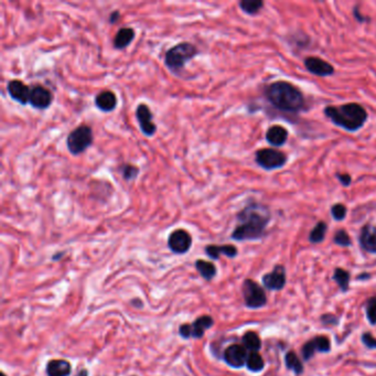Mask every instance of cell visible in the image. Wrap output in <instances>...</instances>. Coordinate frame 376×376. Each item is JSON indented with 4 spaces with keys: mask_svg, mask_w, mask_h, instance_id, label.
I'll use <instances>...</instances> for the list:
<instances>
[{
    "mask_svg": "<svg viewBox=\"0 0 376 376\" xmlns=\"http://www.w3.org/2000/svg\"><path fill=\"white\" fill-rule=\"evenodd\" d=\"M270 213L267 206L249 203L238 214V225L231 238L235 241H256L265 235L269 224Z\"/></svg>",
    "mask_w": 376,
    "mask_h": 376,
    "instance_id": "1",
    "label": "cell"
},
{
    "mask_svg": "<svg viewBox=\"0 0 376 376\" xmlns=\"http://www.w3.org/2000/svg\"><path fill=\"white\" fill-rule=\"evenodd\" d=\"M265 94L270 104L283 112L296 113L305 106L304 94L298 87L285 81L271 83Z\"/></svg>",
    "mask_w": 376,
    "mask_h": 376,
    "instance_id": "2",
    "label": "cell"
},
{
    "mask_svg": "<svg viewBox=\"0 0 376 376\" xmlns=\"http://www.w3.org/2000/svg\"><path fill=\"white\" fill-rule=\"evenodd\" d=\"M324 114L337 126L350 132L362 128L367 121L365 108L357 103H349L341 106H328L324 108Z\"/></svg>",
    "mask_w": 376,
    "mask_h": 376,
    "instance_id": "3",
    "label": "cell"
},
{
    "mask_svg": "<svg viewBox=\"0 0 376 376\" xmlns=\"http://www.w3.org/2000/svg\"><path fill=\"white\" fill-rule=\"evenodd\" d=\"M199 54V49L190 42H180L169 49L165 55L167 69L173 74L179 75L186 64Z\"/></svg>",
    "mask_w": 376,
    "mask_h": 376,
    "instance_id": "4",
    "label": "cell"
},
{
    "mask_svg": "<svg viewBox=\"0 0 376 376\" xmlns=\"http://www.w3.org/2000/svg\"><path fill=\"white\" fill-rule=\"evenodd\" d=\"M93 140L94 136L92 128L88 125H81L69 134L66 138V147L71 154L78 156L90 148Z\"/></svg>",
    "mask_w": 376,
    "mask_h": 376,
    "instance_id": "5",
    "label": "cell"
},
{
    "mask_svg": "<svg viewBox=\"0 0 376 376\" xmlns=\"http://www.w3.org/2000/svg\"><path fill=\"white\" fill-rule=\"evenodd\" d=\"M255 160L257 165L265 170H275L286 165L287 157L286 154L272 148H264L260 149L255 154Z\"/></svg>",
    "mask_w": 376,
    "mask_h": 376,
    "instance_id": "6",
    "label": "cell"
},
{
    "mask_svg": "<svg viewBox=\"0 0 376 376\" xmlns=\"http://www.w3.org/2000/svg\"><path fill=\"white\" fill-rule=\"evenodd\" d=\"M243 294H244L245 305L250 309L264 307L267 302L264 289L252 279H246L243 284Z\"/></svg>",
    "mask_w": 376,
    "mask_h": 376,
    "instance_id": "7",
    "label": "cell"
},
{
    "mask_svg": "<svg viewBox=\"0 0 376 376\" xmlns=\"http://www.w3.org/2000/svg\"><path fill=\"white\" fill-rule=\"evenodd\" d=\"M213 323H214V320L210 315L199 316L192 324H182L179 329V333L186 340L190 338L201 339L205 331L213 326Z\"/></svg>",
    "mask_w": 376,
    "mask_h": 376,
    "instance_id": "8",
    "label": "cell"
},
{
    "mask_svg": "<svg viewBox=\"0 0 376 376\" xmlns=\"http://www.w3.org/2000/svg\"><path fill=\"white\" fill-rule=\"evenodd\" d=\"M168 246L174 254H186L192 246V236L183 228L174 230L168 238Z\"/></svg>",
    "mask_w": 376,
    "mask_h": 376,
    "instance_id": "9",
    "label": "cell"
},
{
    "mask_svg": "<svg viewBox=\"0 0 376 376\" xmlns=\"http://www.w3.org/2000/svg\"><path fill=\"white\" fill-rule=\"evenodd\" d=\"M136 118L139 124L140 130L147 137H151L157 131L156 124L153 123V115L151 109L147 104H139L136 108Z\"/></svg>",
    "mask_w": 376,
    "mask_h": 376,
    "instance_id": "10",
    "label": "cell"
},
{
    "mask_svg": "<svg viewBox=\"0 0 376 376\" xmlns=\"http://www.w3.org/2000/svg\"><path fill=\"white\" fill-rule=\"evenodd\" d=\"M53 102V95L49 88L44 87L42 85H34L31 87L30 100H29V104H30L35 109H47L51 106Z\"/></svg>",
    "mask_w": 376,
    "mask_h": 376,
    "instance_id": "11",
    "label": "cell"
},
{
    "mask_svg": "<svg viewBox=\"0 0 376 376\" xmlns=\"http://www.w3.org/2000/svg\"><path fill=\"white\" fill-rule=\"evenodd\" d=\"M223 357L227 365L234 368H240L246 364L248 354L244 345L232 344L224 351Z\"/></svg>",
    "mask_w": 376,
    "mask_h": 376,
    "instance_id": "12",
    "label": "cell"
},
{
    "mask_svg": "<svg viewBox=\"0 0 376 376\" xmlns=\"http://www.w3.org/2000/svg\"><path fill=\"white\" fill-rule=\"evenodd\" d=\"M7 92H8L9 96L18 102L21 105L29 104V100H30L31 87L25 84L20 80H11L10 82L7 84Z\"/></svg>",
    "mask_w": 376,
    "mask_h": 376,
    "instance_id": "13",
    "label": "cell"
},
{
    "mask_svg": "<svg viewBox=\"0 0 376 376\" xmlns=\"http://www.w3.org/2000/svg\"><path fill=\"white\" fill-rule=\"evenodd\" d=\"M330 350L331 344L327 337H315L304 345V348H302V358L305 361H309L313 357L314 353H327L330 352Z\"/></svg>",
    "mask_w": 376,
    "mask_h": 376,
    "instance_id": "14",
    "label": "cell"
},
{
    "mask_svg": "<svg viewBox=\"0 0 376 376\" xmlns=\"http://www.w3.org/2000/svg\"><path fill=\"white\" fill-rule=\"evenodd\" d=\"M306 69L316 76H329L334 73V68L323 58L309 56L305 58Z\"/></svg>",
    "mask_w": 376,
    "mask_h": 376,
    "instance_id": "15",
    "label": "cell"
},
{
    "mask_svg": "<svg viewBox=\"0 0 376 376\" xmlns=\"http://www.w3.org/2000/svg\"><path fill=\"white\" fill-rule=\"evenodd\" d=\"M263 284L269 290H282L286 285V270L283 266H276L271 272L263 277Z\"/></svg>",
    "mask_w": 376,
    "mask_h": 376,
    "instance_id": "16",
    "label": "cell"
},
{
    "mask_svg": "<svg viewBox=\"0 0 376 376\" xmlns=\"http://www.w3.org/2000/svg\"><path fill=\"white\" fill-rule=\"evenodd\" d=\"M360 245L368 253L376 254V226L366 224L360 234Z\"/></svg>",
    "mask_w": 376,
    "mask_h": 376,
    "instance_id": "17",
    "label": "cell"
},
{
    "mask_svg": "<svg viewBox=\"0 0 376 376\" xmlns=\"http://www.w3.org/2000/svg\"><path fill=\"white\" fill-rule=\"evenodd\" d=\"M95 106L103 113H110L117 107V97L112 91H103L95 97Z\"/></svg>",
    "mask_w": 376,
    "mask_h": 376,
    "instance_id": "18",
    "label": "cell"
},
{
    "mask_svg": "<svg viewBox=\"0 0 376 376\" xmlns=\"http://www.w3.org/2000/svg\"><path fill=\"white\" fill-rule=\"evenodd\" d=\"M205 253L211 260H219L221 255H225L230 258L236 257L238 248L234 245H208L205 247Z\"/></svg>",
    "mask_w": 376,
    "mask_h": 376,
    "instance_id": "19",
    "label": "cell"
},
{
    "mask_svg": "<svg viewBox=\"0 0 376 376\" xmlns=\"http://www.w3.org/2000/svg\"><path fill=\"white\" fill-rule=\"evenodd\" d=\"M287 138H288V131L279 125L271 126L266 132V140L268 144L275 147L284 146L287 142Z\"/></svg>",
    "mask_w": 376,
    "mask_h": 376,
    "instance_id": "20",
    "label": "cell"
},
{
    "mask_svg": "<svg viewBox=\"0 0 376 376\" xmlns=\"http://www.w3.org/2000/svg\"><path fill=\"white\" fill-rule=\"evenodd\" d=\"M135 39V30L132 28L125 27L120 29L117 33L115 34V38L113 41L114 48L116 50H124Z\"/></svg>",
    "mask_w": 376,
    "mask_h": 376,
    "instance_id": "21",
    "label": "cell"
},
{
    "mask_svg": "<svg viewBox=\"0 0 376 376\" xmlns=\"http://www.w3.org/2000/svg\"><path fill=\"white\" fill-rule=\"evenodd\" d=\"M72 366L66 360H51L47 364L48 376H69Z\"/></svg>",
    "mask_w": 376,
    "mask_h": 376,
    "instance_id": "22",
    "label": "cell"
},
{
    "mask_svg": "<svg viewBox=\"0 0 376 376\" xmlns=\"http://www.w3.org/2000/svg\"><path fill=\"white\" fill-rule=\"evenodd\" d=\"M195 268L205 280H212L216 275V267L212 262L197 260L195 262Z\"/></svg>",
    "mask_w": 376,
    "mask_h": 376,
    "instance_id": "23",
    "label": "cell"
},
{
    "mask_svg": "<svg viewBox=\"0 0 376 376\" xmlns=\"http://www.w3.org/2000/svg\"><path fill=\"white\" fill-rule=\"evenodd\" d=\"M242 341L244 348L249 352H258L261 350L262 346L261 338L258 337L257 333L253 332V331H248V332L243 335Z\"/></svg>",
    "mask_w": 376,
    "mask_h": 376,
    "instance_id": "24",
    "label": "cell"
},
{
    "mask_svg": "<svg viewBox=\"0 0 376 376\" xmlns=\"http://www.w3.org/2000/svg\"><path fill=\"white\" fill-rule=\"evenodd\" d=\"M285 363H286V367L288 370H291L293 373H296L298 375H300L302 372H304V365H302L301 360L297 357V354L294 352H288L285 357Z\"/></svg>",
    "mask_w": 376,
    "mask_h": 376,
    "instance_id": "25",
    "label": "cell"
},
{
    "mask_svg": "<svg viewBox=\"0 0 376 376\" xmlns=\"http://www.w3.org/2000/svg\"><path fill=\"white\" fill-rule=\"evenodd\" d=\"M246 366L250 372H254V373L261 372L264 370V366H265L264 359L262 358L261 354H258V352H250L247 357Z\"/></svg>",
    "mask_w": 376,
    "mask_h": 376,
    "instance_id": "26",
    "label": "cell"
},
{
    "mask_svg": "<svg viewBox=\"0 0 376 376\" xmlns=\"http://www.w3.org/2000/svg\"><path fill=\"white\" fill-rule=\"evenodd\" d=\"M239 6L243 12L253 16V14H256L262 10L264 3L261 0H243V2H240Z\"/></svg>",
    "mask_w": 376,
    "mask_h": 376,
    "instance_id": "27",
    "label": "cell"
},
{
    "mask_svg": "<svg viewBox=\"0 0 376 376\" xmlns=\"http://www.w3.org/2000/svg\"><path fill=\"white\" fill-rule=\"evenodd\" d=\"M327 230H328L327 224L322 222V221H320L319 223H316V225L312 228V231L310 232V235H309V241L313 243V244L321 243L324 240V238H326Z\"/></svg>",
    "mask_w": 376,
    "mask_h": 376,
    "instance_id": "28",
    "label": "cell"
},
{
    "mask_svg": "<svg viewBox=\"0 0 376 376\" xmlns=\"http://www.w3.org/2000/svg\"><path fill=\"white\" fill-rule=\"evenodd\" d=\"M118 171L122 175V178L125 181L129 182V181H132V180H135L137 178L138 174L140 173V169L135 165L124 164L118 168Z\"/></svg>",
    "mask_w": 376,
    "mask_h": 376,
    "instance_id": "29",
    "label": "cell"
},
{
    "mask_svg": "<svg viewBox=\"0 0 376 376\" xmlns=\"http://www.w3.org/2000/svg\"><path fill=\"white\" fill-rule=\"evenodd\" d=\"M334 282L340 287L342 291H346L349 288V283H350V272L346 271L342 268H337L333 275Z\"/></svg>",
    "mask_w": 376,
    "mask_h": 376,
    "instance_id": "30",
    "label": "cell"
},
{
    "mask_svg": "<svg viewBox=\"0 0 376 376\" xmlns=\"http://www.w3.org/2000/svg\"><path fill=\"white\" fill-rule=\"evenodd\" d=\"M366 316L371 324H376V296L371 297L366 302Z\"/></svg>",
    "mask_w": 376,
    "mask_h": 376,
    "instance_id": "31",
    "label": "cell"
},
{
    "mask_svg": "<svg viewBox=\"0 0 376 376\" xmlns=\"http://www.w3.org/2000/svg\"><path fill=\"white\" fill-rule=\"evenodd\" d=\"M334 243L337 245L348 247L351 245L352 242H351L349 234L346 233L344 230H340V231H338L334 235Z\"/></svg>",
    "mask_w": 376,
    "mask_h": 376,
    "instance_id": "32",
    "label": "cell"
},
{
    "mask_svg": "<svg viewBox=\"0 0 376 376\" xmlns=\"http://www.w3.org/2000/svg\"><path fill=\"white\" fill-rule=\"evenodd\" d=\"M346 206L341 203H337L331 208V214L337 221H342L346 216Z\"/></svg>",
    "mask_w": 376,
    "mask_h": 376,
    "instance_id": "33",
    "label": "cell"
},
{
    "mask_svg": "<svg viewBox=\"0 0 376 376\" xmlns=\"http://www.w3.org/2000/svg\"><path fill=\"white\" fill-rule=\"evenodd\" d=\"M362 342L368 349H376V339L371 333H363Z\"/></svg>",
    "mask_w": 376,
    "mask_h": 376,
    "instance_id": "34",
    "label": "cell"
},
{
    "mask_svg": "<svg viewBox=\"0 0 376 376\" xmlns=\"http://www.w3.org/2000/svg\"><path fill=\"white\" fill-rule=\"evenodd\" d=\"M321 321L323 324H332V326H334V324H338V316H335L334 314H331V313H327L321 316Z\"/></svg>",
    "mask_w": 376,
    "mask_h": 376,
    "instance_id": "35",
    "label": "cell"
},
{
    "mask_svg": "<svg viewBox=\"0 0 376 376\" xmlns=\"http://www.w3.org/2000/svg\"><path fill=\"white\" fill-rule=\"evenodd\" d=\"M339 181H340L344 187H349L351 184V175L346 173H337Z\"/></svg>",
    "mask_w": 376,
    "mask_h": 376,
    "instance_id": "36",
    "label": "cell"
},
{
    "mask_svg": "<svg viewBox=\"0 0 376 376\" xmlns=\"http://www.w3.org/2000/svg\"><path fill=\"white\" fill-rule=\"evenodd\" d=\"M120 19H121V12L115 10V11H113L112 13L109 14V19L108 20H109V24L110 25H114V24H116V22H118Z\"/></svg>",
    "mask_w": 376,
    "mask_h": 376,
    "instance_id": "37",
    "label": "cell"
},
{
    "mask_svg": "<svg viewBox=\"0 0 376 376\" xmlns=\"http://www.w3.org/2000/svg\"><path fill=\"white\" fill-rule=\"evenodd\" d=\"M354 14H355V17H357V19L360 21V22H364V21H366V19H365V17H363V16H361V14H360V12H359V9L358 8H355V10H354Z\"/></svg>",
    "mask_w": 376,
    "mask_h": 376,
    "instance_id": "38",
    "label": "cell"
},
{
    "mask_svg": "<svg viewBox=\"0 0 376 376\" xmlns=\"http://www.w3.org/2000/svg\"><path fill=\"white\" fill-rule=\"evenodd\" d=\"M78 376H88V373L86 370H82L78 373Z\"/></svg>",
    "mask_w": 376,
    "mask_h": 376,
    "instance_id": "39",
    "label": "cell"
},
{
    "mask_svg": "<svg viewBox=\"0 0 376 376\" xmlns=\"http://www.w3.org/2000/svg\"><path fill=\"white\" fill-rule=\"evenodd\" d=\"M2 376H7L5 373H2Z\"/></svg>",
    "mask_w": 376,
    "mask_h": 376,
    "instance_id": "40",
    "label": "cell"
}]
</instances>
